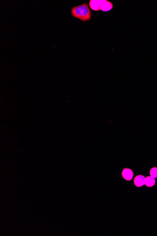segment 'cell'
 Listing matches in <instances>:
<instances>
[{
    "label": "cell",
    "mask_w": 157,
    "mask_h": 236,
    "mask_svg": "<svg viewBox=\"0 0 157 236\" xmlns=\"http://www.w3.org/2000/svg\"><path fill=\"white\" fill-rule=\"evenodd\" d=\"M71 13L73 17L83 22L90 21L92 17V13L87 3L73 7Z\"/></svg>",
    "instance_id": "obj_1"
},
{
    "label": "cell",
    "mask_w": 157,
    "mask_h": 236,
    "mask_svg": "<svg viewBox=\"0 0 157 236\" xmlns=\"http://www.w3.org/2000/svg\"><path fill=\"white\" fill-rule=\"evenodd\" d=\"M155 182L156 181L155 178L150 176L146 177L145 178V185L147 187H153L155 185Z\"/></svg>",
    "instance_id": "obj_6"
},
{
    "label": "cell",
    "mask_w": 157,
    "mask_h": 236,
    "mask_svg": "<svg viewBox=\"0 0 157 236\" xmlns=\"http://www.w3.org/2000/svg\"><path fill=\"white\" fill-rule=\"evenodd\" d=\"M100 10L103 11H109L113 8V4L111 1L107 0H102L100 5Z\"/></svg>",
    "instance_id": "obj_3"
},
{
    "label": "cell",
    "mask_w": 157,
    "mask_h": 236,
    "mask_svg": "<svg viewBox=\"0 0 157 236\" xmlns=\"http://www.w3.org/2000/svg\"><path fill=\"white\" fill-rule=\"evenodd\" d=\"M145 177L142 175L136 176L134 179V183L136 187H141L145 185Z\"/></svg>",
    "instance_id": "obj_4"
},
{
    "label": "cell",
    "mask_w": 157,
    "mask_h": 236,
    "mask_svg": "<svg viewBox=\"0 0 157 236\" xmlns=\"http://www.w3.org/2000/svg\"><path fill=\"white\" fill-rule=\"evenodd\" d=\"M150 176L153 177L154 178H157V167H154L152 168L150 171Z\"/></svg>",
    "instance_id": "obj_7"
},
{
    "label": "cell",
    "mask_w": 157,
    "mask_h": 236,
    "mask_svg": "<svg viewBox=\"0 0 157 236\" xmlns=\"http://www.w3.org/2000/svg\"><path fill=\"white\" fill-rule=\"evenodd\" d=\"M121 176L124 180L127 181H130L133 178V172L131 169L125 168L123 169L121 172Z\"/></svg>",
    "instance_id": "obj_2"
},
{
    "label": "cell",
    "mask_w": 157,
    "mask_h": 236,
    "mask_svg": "<svg viewBox=\"0 0 157 236\" xmlns=\"http://www.w3.org/2000/svg\"><path fill=\"white\" fill-rule=\"evenodd\" d=\"M102 0H90L89 5L90 8L94 11H99L101 10L100 5Z\"/></svg>",
    "instance_id": "obj_5"
}]
</instances>
